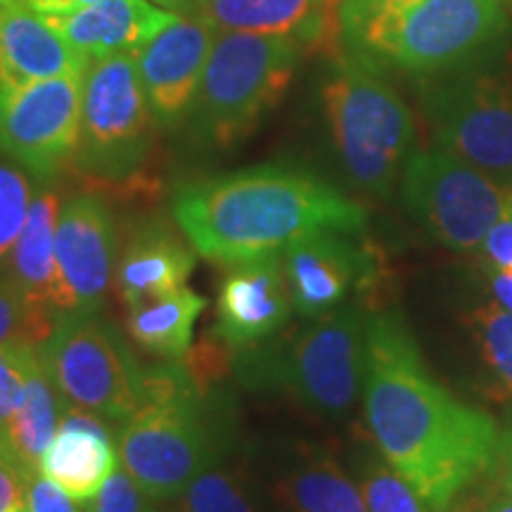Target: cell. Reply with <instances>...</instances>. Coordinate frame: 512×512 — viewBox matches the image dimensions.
<instances>
[{
    "label": "cell",
    "mask_w": 512,
    "mask_h": 512,
    "mask_svg": "<svg viewBox=\"0 0 512 512\" xmlns=\"http://www.w3.org/2000/svg\"><path fill=\"white\" fill-rule=\"evenodd\" d=\"M363 406L377 451L432 512H444L496 463V420L467 406L430 373L399 311L368 320Z\"/></svg>",
    "instance_id": "cell-1"
},
{
    "label": "cell",
    "mask_w": 512,
    "mask_h": 512,
    "mask_svg": "<svg viewBox=\"0 0 512 512\" xmlns=\"http://www.w3.org/2000/svg\"><path fill=\"white\" fill-rule=\"evenodd\" d=\"M178 228L214 264L283 254L320 230L358 235L368 211L335 185L285 166H254L178 185L171 200Z\"/></svg>",
    "instance_id": "cell-2"
},
{
    "label": "cell",
    "mask_w": 512,
    "mask_h": 512,
    "mask_svg": "<svg viewBox=\"0 0 512 512\" xmlns=\"http://www.w3.org/2000/svg\"><path fill=\"white\" fill-rule=\"evenodd\" d=\"M505 29L501 0H342V48L380 67L432 74L467 62Z\"/></svg>",
    "instance_id": "cell-3"
},
{
    "label": "cell",
    "mask_w": 512,
    "mask_h": 512,
    "mask_svg": "<svg viewBox=\"0 0 512 512\" xmlns=\"http://www.w3.org/2000/svg\"><path fill=\"white\" fill-rule=\"evenodd\" d=\"M238 444L233 401L221 387L183 384L164 399L147 401L121 422V465L157 503H169L207 467L233 456Z\"/></svg>",
    "instance_id": "cell-4"
},
{
    "label": "cell",
    "mask_w": 512,
    "mask_h": 512,
    "mask_svg": "<svg viewBox=\"0 0 512 512\" xmlns=\"http://www.w3.org/2000/svg\"><path fill=\"white\" fill-rule=\"evenodd\" d=\"M368 311L337 306L294 335L233 351V373L249 389H280L311 413L335 415L354 406L366 373Z\"/></svg>",
    "instance_id": "cell-5"
},
{
    "label": "cell",
    "mask_w": 512,
    "mask_h": 512,
    "mask_svg": "<svg viewBox=\"0 0 512 512\" xmlns=\"http://www.w3.org/2000/svg\"><path fill=\"white\" fill-rule=\"evenodd\" d=\"M323 83V110L332 143L358 188L387 197L413 155L415 119L382 67L342 53Z\"/></svg>",
    "instance_id": "cell-6"
},
{
    "label": "cell",
    "mask_w": 512,
    "mask_h": 512,
    "mask_svg": "<svg viewBox=\"0 0 512 512\" xmlns=\"http://www.w3.org/2000/svg\"><path fill=\"white\" fill-rule=\"evenodd\" d=\"M302 53L285 36L216 34L188 117L192 136L216 150L252 136L285 98Z\"/></svg>",
    "instance_id": "cell-7"
},
{
    "label": "cell",
    "mask_w": 512,
    "mask_h": 512,
    "mask_svg": "<svg viewBox=\"0 0 512 512\" xmlns=\"http://www.w3.org/2000/svg\"><path fill=\"white\" fill-rule=\"evenodd\" d=\"M38 356L67 406L117 425L143 406L145 368L100 313L64 320L38 344Z\"/></svg>",
    "instance_id": "cell-8"
},
{
    "label": "cell",
    "mask_w": 512,
    "mask_h": 512,
    "mask_svg": "<svg viewBox=\"0 0 512 512\" xmlns=\"http://www.w3.org/2000/svg\"><path fill=\"white\" fill-rule=\"evenodd\" d=\"M155 114L138 74L136 53L88 62L81 95L76 162L98 181L126 183L152 150Z\"/></svg>",
    "instance_id": "cell-9"
},
{
    "label": "cell",
    "mask_w": 512,
    "mask_h": 512,
    "mask_svg": "<svg viewBox=\"0 0 512 512\" xmlns=\"http://www.w3.org/2000/svg\"><path fill=\"white\" fill-rule=\"evenodd\" d=\"M406 207L453 252H477L512 202V185L434 147L408 157L401 174Z\"/></svg>",
    "instance_id": "cell-10"
},
{
    "label": "cell",
    "mask_w": 512,
    "mask_h": 512,
    "mask_svg": "<svg viewBox=\"0 0 512 512\" xmlns=\"http://www.w3.org/2000/svg\"><path fill=\"white\" fill-rule=\"evenodd\" d=\"M441 150L512 185V86L489 74L432 83L422 95Z\"/></svg>",
    "instance_id": "cell-11"
},
{
    "label": "cell",
    "mask_w": 512,
    "mask_h": 512,
    "mask_svg": "<svg viewBox=\"0 0 512 512\" xmlns=\"http://www.w3.org/2000/svg\"><path fill=\"white\" fill-rule=\"evenodd\" d=\"M83 76L0 88V152L38 178L62 171L79 152Z\"/></svg>",
    "instance_id": "cell-12"
},
{
    "label": "cell",
    "mask_w": 512,
    "mask_h": 512,
    "mask_svg": "<svg viewBox=\"0 0 512 512\" xmlns=\"http://www.w3.org/2000/svg\"><path fill=\"white\" fill-rule=\"evenodd\" d=\"M117 228L102 197L93 192L69 197L55 233L57 325L100 313L112 285Z\"/></svg>",
    "instance_id": "cell-13"
},
{
    "label": "cell",
    "mask_w": 512,
    "mask_h": 512,
    "mask_svg": "<svg viewBox=\"0 0 512 512\" xmlns=\"http://www.w3.org/2000/svg\"><path fill=\"white\" fill-rule=\"evenodd\" d=\"M292 311L283 254L235 261L221 275L211 335L233 351L256 347L283 332Z\"/></svg>",
    "instance_id": "cell-14"
},
{
    "label": "cell",
    "mask_w": 512,
    "mask_h": 512,
    "mask_svg": "<svg viewBox=\"0 0 512 512\" xmlns=\"http://www.w3.org/2000/svg\"><path fill=\"white\" fill-rule=\"evenodd\" d=\"M216 31L195 15H178L136 50L138 74L157 126L178 128L190 117Z\"/></svg>",
    "instance_id": "cell-15"
},
{
    "label": "cell",
    "mask_w": 512,
    "mask_h": 512,
    "mask_svg": "<svg viewBox=\"0 0 512 512\" xmlns=\"http://www.w3.org/2000/svg\"><path fill=\"white\" fill-rule=\"evenodd\" d=\"M342 0H192L188 15L204 19L216 34L285 36L306 53H342Z\"/></svg>",
    "instance_id": "cell-16"
},
{
    "label": "cell",
    "mask_w": 512,
    "mask_h": 512,
    "mask_svg": "<svg viewBox=\"0 0 512 512\" xmlns=\"http://www.w3.org/2000/svg\"><path fill=\"white\" fill-rule=\"evenodd\" d=\"M351 238L354 235L337 230H320L285 249L287 285L299 316L320 318L335 311L373 273L368 252Z\"/></svg>",
    "instance_id": "cell-17"
},
{
    "label": "cell",
    "mask_w": 512,
    "mask_h": 512,
    "mask_svg": "<svg viewBox=\"0 0 512 512\" xmlns=\"http://www.w3.org/2000/svg\"><path fill=\"white\" fill-rule=\"evenodd\" d=\"M88 62L43 12L24 0L0 8V88L83 76Z\"/></svg>",
    "instance_id": "cell-18"
},
{
    "label": "cell",
    "mask_w": 512,
    "mask_h": 512,
    "mask_svg": "<svg viewBox=\"0 0 512 512\" xmlns=\"http://www.w3.org/2000/svg\"><path fill=\"white\" fill-rule=\"evenodd\" d=\"M197 252L169 223L147 221L128 235L114 285L128 311L185 287L195 271Z\"/></svg>",
    "instance_id": "cell-19"
},
{
    "label": "cell",
    "mask_w": 512,
    "mask_h": 512,
    "mask_svg": "<svg viewBox=\"0 0 512 512\" xmlns=\"http://www.w3.org/2000/svg\"><path fill=\"white\" fill-rule=\"evenodd\" d=\"M86 60L136 53L178 12L150 0H95L64 15H46Z\"/></svg>",
    "instance_id": "cell-20"
},
{
    "label": "cell",
    "mask_w": 512,
    "mask_h": 512,
    "mask_svg": "<svg viewBox=\"0 0 512 512\" xmlns=\"http://www.w3.org/2000/svg\"><path fill=\"white\" fill-rule=\"evenodd\" d=\"M117 470V448L105 420L67 406L60 430L41 460V475L67 491L74 501L86 503Z\"/></svg>",
    "instance_id": "cell-21"
},
{
    "label": "cell",
    "mask_w": 512,
    "mask_h": 512,
    "mask_svg": "<svg viewBox=\"0 0 512 512\" xmlns=\"http://www.w3.org/2000/svg\"><path fill=\"white\" fill-rule=\"evenodd\" d=\"M60 195L53 188H41L29 207L27 223L10 254V278L27 299L31 311L57 328L55 294V233L60 219Z\"/></svg>",
    "instance_id": "cell-22"
},
{
    "label": "cell",
    "mask_w": 512,
    "mask_h": 512,
    "mask_svg": "<svg viewBox=\"0 0 512 512\" xmlns=\"http://www.w3.org/2000/svg\"><path fill=\"white\" fill-rule=\"evenodd\" d=\"M275 496L290 512H368L361 489L323 451H297L275 477Z\"/></svg>",
    "instance_id": "cell-23"
},
{
    "label": "cell",
    "mask_w": 512,
    "mask_h": 512,
    "mask_svg": "<svg viewBox=\"0 0 512 512\" xmlns=\"http://www.w3.org/2000/svg\"><path fill=\"white\" fill-rule=\"evenodd\" d=\"M64 411H67V403L50 382L36 347L27 370L24 401L8 425L3 444V453L24 472V477L41 472L43 453L60 430Z\"/></svg>",
    "instance_id": "cell-24"
},
{
    "label": "cell",
    "mask_w": 512,
    "mask_h": 512,
    "mask_svg": "<svg viewBox=\"0 0 512 512\" xmlns=\"http://www.w3.org/2000/svg\"><path fill=\"white\" fill-rule=\"evenodd\" d=\"M204 306L207 299L181 287L128 311V335L147 354L183 358L190 351L192 328Z\"/></svg>",
    "instance_id": "cell-25"
},
{
    "label": "cell",
    "mask_w": 512,
    "mask_h": 512,
    "mask_svg": "<svg viewBox=\"0 0 512 512\" xmlns=\"http://www.w3.org/2000/svg\"><path fill=\"white\" fill-rule=\"evenodd\" d=\"M228 458L200 472L162 512H268L247 467Z\"/></svg>",
    "instance_id": "cell-26"
},
{
    "label": "cell",
    "mask_w": 512,
    "mask_h": 512,
    "mask_svg": "<svg viewBox=\"0 0 512 512\" xmlns=\"http://www.w3.org/2000/svg\"><path fill=\"white\" fill-rule=\"evenodd\" d=\"M467 323L491 384L498 394L512 399V313L491 302L472 309Z\"/></svg>",
    "instance_id": "cell-27"
},
{
    "label": "cell",
    "mask_w": 512,
    "mask_h": 512,
    "mask_svg": "<svg viewBox=\"0 0 512 512\" xmlns=\"http://www.w3.org/2000/svg\"><path fill=\"white\" fill-rule=\"evenodd\" d=\"M356 484L368 512H432L415 486L394 470L380 451L358 458Z\"/></svg>",
    "instance_id": "cell-28"
},
{
    "label": "cell",
    "mask_w": 512,
    "mask_h": 512,
    "mask_svg": "<svg viewBox=\"0 0 512 512\" xmlns=\"http://www.w3.org/2000/svg\"><path fill=\"white\" fill-rule=\"evenodd\" d=\"M34 188L24 169L0 162V264L15 249L24 223H27Z\"/></svg>",
    "instance_id": "cell-29"
},
{
    "label": "cell",
    "mask_w": 512,
    "mask_h": 512,
    "mask_svg": "<svg viewBox=\"0 0 512 512\" xmlns=\"http://www.w3.org/2000/svg\"><path fill=\"white\" fill-rule=\"evenodd\" d=\"M53 325L38 318L10 275H0V349L41 344L53 335Z\"/></svg>",
    "instance_id": "cell-30"
},
{
    "label": "cell",
    "mask_w": 512,
    "mask_h": 512,
    "mask_svg": "<svg viewBox=\"0 0 512 512\" xmlns=\"http://www.w3.org/2000/svg\"><path fill=\"white\" fill-rule=\"evenodd\" d=\"M38 344L0 349V451L5 444V432L24 401L29 361L34 358Z\"/></svg>",
    "instance_id": "cell-31"
},
{
    "label": "cell",
    "mask_w": 512,
    "mask_h": 512,
    "mask_svg": "<svg viewBox=\"0 0 512 512\" xmlns=\"http://www.w3.org/2000/svg\"><path fill=\"white\" fill-rule=\"evenodd\" d=\"M83 512H162L155 498H150L140 489L136 479L121 465L112 472L105 486L91 501L83 503Z\"/></svg>",
    "instance_id": "cell-32"
},
{
    "label": "cell",
    "mask_w": 512,
    "mask_h": 512,
    "mask_svg": "<svg viewBox=\"0 0 512 512\" xmlns=\"http://www.w3.org/2000/svg\"><path fill=\"white\" fill-rule=\"evenodd\" d=\"M444 512H512V494L486 475L465 489Z\"/></svg>",
    "instance_id": "cell-33"
},
{
    "label": "cell",
    "mask_w": 512,
    "mask_h": 512,
    "mask_svg": "<svg viewBox=\"0 0 512 512\" xmlns=\"http://www.w3.org/2000/svg\"><path fill=\"white\" fill-rule=\"evenodd\" d=\"M79 501H74L67 491L60 489L41 472L27 477V508L29 512H83Z\"/></svg>",
    "instance_id": "cell-34"
},
{
    "label": "cell",
    "mask_w": 512,
    "mask_h": 512,
    "mask_svg": "<svg viewBox=\"0 0 512 512\" xmlns=\"http://www.w3.org/2000/svg\"><path fill=\"white\" fill-rule=\"evenodd\" d=\"M486 266L512 273V202L494 228L486 233L482 247L477 249Z\"/></svg>",
    "instance_id": "cell-35"
},
{
    "label": "cell",
    "mask_w": 512,
    "mask_h": 512,
    "mask_svg": "<svg viewBox=\"0 0 512 512\" xmlns=\"http://www.w3.org/2000/svg\"><path fill=\"white\" fill-rule=\"evenodd\" d=\"M0 512H29L27 477L0 451Z\"/></svg>",
    "instance_id": "cell-36"
},
{
    "label": "cell",
    "mask_w": 512,
    "mask_h": 512,
    "mask_svg": "<svg viewBox=\"0 0 512 512\" xmlns=\"http://www.w3.org/2000/svg\"><path fill=\"white\" fill-rule=\"evenodd\" d=\"M489 475L498 486H503L505 491L512 494V430L501 434V446H498L496 463Z\"/></svg>",
    "instance_id": "cell-37"
},
{
    "label": "cell",
    "mask_w": 512,
    "mask_h": 512,
    "mask_svg": "<svg viewBox=\"0 0 512 512\" xmlns=\"http://www.w3.org/2000/svg\"><path fill=\"white\" fill-rule=\"evenodd\" d=\"M486 278H489L491 294H494V302L501 304L505 311L512 313V273L501 271V268L486 266Z\"/></svg>",
    "instance_id": "cell-38"
},
{
    "label": "cell",
    "mask_w": 512,
    "mask_h": 512,
    "mask_svg": "<svg viewBox=\"0 0 512 512\" xmlns=\"http://www.w3.org/2000/svg\"><path fill=\"white\" fill-rule=\"evenodd\" d=\"M31 8L43 12V15H64V12H72L76 8H83L91 0H24Z\"/></svg>",
    "instance_id": "cell-39"
},
{
    "label": "cell",
    "mask_w": 512,
    "mask_h": 512,
    "mask_svg": "<svg viewBox=\"0 0 512 512\" xmlns=\"http://www.w3.org/2000/svg\"><path fill=\"white\" fill-rule=\"evenodd\" d=\"M150 3H155V5H159V8H166V10H171V12H178V10L188 12L190 5H192V0H150Z\"/></svg>",
    "instance_id": "cell-40"
},
{
    "label": "cell",
    "mask_w": 512,
    "mask_h": 512,
    "mask_svg": "<svg viewBox=\"0 0 512 512\" xmlns=\"http://www.w3.org/2000/svg\"><path fill=\"white\" fill-rule=\"evenodd\" d=\"M8 3H17V0H0V8H3V5H8Z\"/></svg>",
    "instance_id": "cell-41"
}]
</instances>
